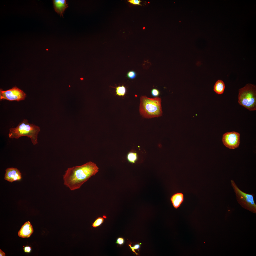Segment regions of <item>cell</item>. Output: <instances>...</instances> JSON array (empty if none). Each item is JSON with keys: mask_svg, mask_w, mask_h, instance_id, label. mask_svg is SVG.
<instances>
[{"mask_svg": "<svg viewBox=\"0 0 256 256\" xmlns=\"http://www.w3.org/2000/svg\"><path fill=\"white\" fill-rule=\"evenodd\" d=\"M96 164L89 161L82 165L68 168L63 176L64 184L71 190L79 188L98 171Z\"/></svg>", "mask_w": 256, "mask_h": 256, "instance_id": "1", "label": "cell"}, {"mask_svg": "<svg viewBox=\"0 0 256 256\" xmlns=\"http://www.w3.org/2000/svg\"><path fill=\"white\" fill-rule=\"evenodd\" d=\"M28 122L27 119H24L16 127L10 128L8 135L9 137L18 139L21 137L26 136L31 139L33 145L37 144V136L40 131V127Z\"/></svg>", "mask_w": 256, "mask_h": 256, "instance_id": "2", "label": "cell"}, {"mask_svg": "<svg viewBox=\"0 0 256 256\" xmlns=\"http://www.w3.org/2000/svg\"><path fill=\"white\" fill-rule=\"evenodd\" d=\"M161 99L159 97L149 98L142 96L140 98V114L146 118L158 117L162 115Z\"/></svg>", "mask_w": 256, "mask_h": 256, "instance_id": "3", "label": "cell"}, {"mask_svg": "<svg viewBox=\"0 0 256 256\" xmlns=\"http://www.w3.org/2000/svg\"><path fill=\"white\" fill-rule=\"evenodd\" d=\"M238 102L250 111L256 110V87L255 85L247 84L239 90Z\"/></svg>", "mask_w": 256, "mask_h": 256, "instance_id": "4", "label": "cell"}, {"mask_svg": "<svg viewBox=\"0 0 256 256\" xmlns=\"http://www.w3.org/2000/svg\"><path fill=\"white\" fill-rule=\"evenodd\" d=\"M231 184L235 193L237 200L243 208L251 212L256 213V205L254 199V195L247 193L241 190L233 180Z\"/></svg>", "mask_w": 256, "mask_h": 256, "instance_id": "5", "label": "cell"}, {"mask_svg": "<svg viewBox=\"0 0 256 256\" xmlns=\"http://www.w3.org/2000/svg\"><path fill=\"white\" fill-rule=\"evenodd\" d=\"M26 96V94L22 90L14 87L9 90H0V100H6L10 101L24 100Z\"/></svg>", "mask_w": 256, "mask_h": 256, "instance_id": "6", "label": "cell"}, {"mask_svg": "<svg viewBox=\"0 0 256 256\" xmlns=\"http://www.w3.org/2000/svg\"><path fill=\"white\" fill-rule=\"evenodd\" d=\"M222 140L226 147L230 149H234L239 146L240 134L235 131L226 132L223 135Z\"/></svg>", "mask_w": 256, "mask_h": 256, "instance_id": "7", "label": "cell"}, {"mask_svg": "<svg viewBox=\"0 0 256 256\" xmlns=\"http://www.w3.org/2000/svg\"><path fill=\"white\" fill-rule=\"evenodd\" d=\"M5 172L4 179L9 182L12 183L21 179V174L16 168H9L6 169Z\"/></svg>", "mask_w": 256, "mask_h": 256, "instance_id": "8", "label": "cell"}, {"mask_svg": "<svg viewBox=\"0 0 256 256\" xmlns=\"http://www.w3.org/2000/svg\"><path fill=\"white\" fill-rule=\"evenodd\" d=\"M33 229L32 225L29 221L26 222L22 226L18 232L20 237L25 238L29 237L33 233Z\"/></svg>", "mask_w": 256, "mask_h": 256, "instance_id": "9", "label": "cell"}, {"mask_svg": "<svg viewBox=\"0 0 256 256\" xmlns=\"http://www.w3.org/2000/svg\"><path fill=\"white\" fill-rule=\"evenodd\" d=\"M53 2L55 11L59 14L61 17H63V14L68 7V4L66 3V0H53Z\"/></svg>", "mask_w": 256, "mask_h": 256, "instance_id": "10", "label": "cell"}, {"mask_svg": "<svg viewBox=\"0 0 256 256\" xmlns=\"http://www.w3.org/2000/svg\"><path fill=\"white\" fill-rule=\"evenodd\" d=\"M184 200V195L182 193L180 192L174 193L170 198L171 202L173 207L176 209L180 207Z\"/></svg>", "mask_w": 256, "mask_h": 256, "instance_id": "11", "label": "cell"}, {"mask_svg": "<svg viewBox=\"0 0 256 256\" xmlns=\"http://www.w3.org/2000/svg\"><path fill=\"white\" fill-rule=\"evenodd\" d=\"M225 87V85L223 81L221 80H219L216 82L214 85V90L217 94H221L223 93Z\"/></svg>", "mask_w": 256, "mask_h": 256, "instance_id": "12", "label": "cell"}, {"mask_svg": "<svg viewBox=\"0 0 256 256\" xmlns=\"http://www.w3.org/2000/svg\"><path fill=\"white\" fill-rule=\"evenodd\" d=\"M127 159L128 161L132 163H134L137 159V153L134 152H130L127 155Z\"/></svg>", "mask_w": 256, "mask_h": 256, "instance_id": "13", "label": "cell"}, {"mask_svg": "<svg viewBox=\"0 0 256 256\" xmlns=\"http://www.w3.org/2000/svg\"><path fill=\"white\" fill-rule=\"evenodd\" d=\"M116 94L119 96H124L126 93V89L123 86H119L116 88Z\"/></svg>", "mask_w": 256, "mask_h": 256, "instance_id": "14", "label": "cell"}, {"mask_svg": "<svg viewBox=\"0 0 256 256\" xmlns=\"http://www.w3.org/2000/svg\"><path fill=\"white\" fill-rule=\"evenodd\" d=\"M104 219L103 218L99 217L92 224V226L96 228L100 225L103 222Z\"/></svg>", "mask_w": 256, "mask_h": 256, "instance_id": "15", "label": "cell"}, {"mask_svg": "<svg viewBox=\"0 0 256 256\" xmlns=\"http://www.w3.org/2000/svg\"><path fill=\"white\" fill-rule=\"evenodd\" d=\"M136 74L135 72L133 71H129L127 74L128 78L130 79H133L136 76Z\"/></svg>", "mask_w": 256, "mask_h": 256, "instance_id": "16", "label": "cell"}, {"mask_svg": "<svg viewBox=\"0 0 256 256\" xmlns=\"http://www.w3.org/2000/svg\"><path fill=\"white\" fill-rule=\"evenodd\" d=\"M151 93L152 95L154 97L158 96L160 93L159 91L156 89H152L151 91Z\"/></svg>", "mask_w": 256, "mask_h": 256, "instance_id": "17", "label": "cell"}, {"mask_svg": "<svg viewBox=\"0 0 256 256\" xmlns=\"http://www.w3.org/2000/svg\"><path fill=\"white\" fill-rule=\"evenodd\" d=\"M140 244H135L133 247H132L131 245H129V246H130V248L131 249L132 251L134 252L136 255H138V254L135 251V250L138 249L140 247Z\"/></svg>", "mask_w": 256, "mask_h": 256, "instance_id": "18", "label": "cell"}, {"mask_svg": "<svg viewBox=\"0 0 256 256\" xmlns=\"http://www.w3.org/2000/svg\"><path fill=\"white\" fill-rule=\"evenodd\" d=\"M124 242V240L123 238L119 237L117 239L116 243L121 246L123 244Z\"/></svg>", "mask_w": 256, "mask_h": 256, "instance_id": "19", "label": "cell"}, {"mask_svg": "<svg viewBox=\"0 0 256 256\" xmlns=\"http://www.w3.org/2000/svg\"><path fill=\"white\" fill-rule=\"evenodd\" d=\"M127 1L131 4L142 5L140 3L141 1L139 0H129Z\"/></svg>", "mask_w": 256, "mask_h": 256, "instance_id": "20", "label": "cell"}, {"mask_svg": "<svg viewBox=\"0 0 256 256\" xmlns=\"http://www.w3.org/2000/svg\"><path fill=\"white\" fill-rule=\"evenodd\" d=\"M23 247H24L23 249L24 252L29 253L31 251V247L29 246H26L25 247L24 246Z\"/></svg>", "mask_w": 256, "mask_h": 256, "instance_id": "21", "label": "cell"}, {"mask_svg": "<svg viewBox=\"0 0 256 256\" xmlns=\"http://www.w3.org/2000/svg\"><path fill=\"white\" fill-rule=\"evenodd\" d=\"M0 256H5V253L1 249H0Z\"/></svg>", "mask_w": 256, "mask_h": 256, "instance_id": "22", "label": "cell"}, {"mask_svg": "<svg viewBox=\"0 0 256 256\" xmlns=\"http://www.w3.org/2000/svg\"><path fill=\"white\" fill-rule=\"evenodd\" d=\"M81 80H82V79H83V78H81Z\"/></svg>", "mask_w": 256, "mask_h": 256, "instance_id": "23", "label": "cell"}]
</instances>
